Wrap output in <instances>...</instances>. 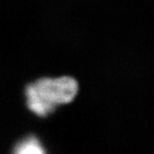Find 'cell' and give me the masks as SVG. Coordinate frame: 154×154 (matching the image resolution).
Listing matches in <instances>:
<instances>
[{
    "label": "cell",
    "instance_id": "cell-1",
    "mask_svg": "<svg viewBox=\"0 0 154 154\" xmlns=\"http://www.w3.org/2000/svg\"><path fill=\"white\" fill-rule=\"evenodd\" d=\"M77 92L78 84L72 77L42 78L27 86V106L36 115L45 117L59 105L71 102Z\"/></svg>",
    "mask_w": 154,
    "mask_h": 154
},
{
    "label": "cell",
    "instance_id": "cell-2",
    "mask_svg": "<svg viewBox=\"0 0 154 154\" xmlns=\"http://www.w3.org/2000/svg\"><path fill=\"white\" fill-rule=\"evenodd\" d=\"M13 154H47L40 141L34 136L27 137L16 145Z\"/></svg>",
    "mask_w": 154,
    "mask_h": 154
}]
</instances>
